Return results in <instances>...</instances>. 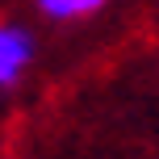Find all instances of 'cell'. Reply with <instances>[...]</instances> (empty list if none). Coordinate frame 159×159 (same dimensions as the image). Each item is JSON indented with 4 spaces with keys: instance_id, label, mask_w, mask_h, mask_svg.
I'll use <instances>...</instances> for the list:
<instances>
[{
    "instance_id": "1",
    "label": "cell",
    "mask_w": 159,
    "mask_h": 159,
    "mask_svg": "<svg viewBox=\"0 0 159 159\" xmlns=\"http://www.w3.org/2000/svg\"><path fill=\"white\" fill-rule=\"evenodd\" d=\"M34 59V38L21 25H0V84H13Z\"/></svg>"
},
{
    "instance_id": "2",
    "label": "cell",
    "mask_w": 159,
    "mask_h": 159,
    "mask_svg": "<svg viewBox=\"0 0 159 159\" xmlns=\"http://www.w3.org/2000/svg\"><path fill=\"white\" fill-rule=\"evenodd\" d=\"M105 0H38V8L46 17H59V21H75V17H92Z\"/></svg>"
}]
</instances>
